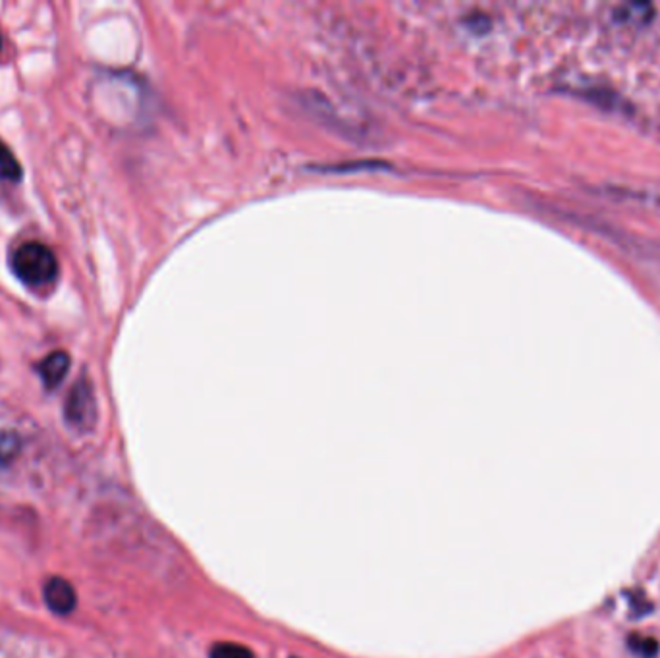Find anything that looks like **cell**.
I'll list each match as a JSON object with an SVG mask.
<instances>
[{"label":"cell","mask_w":660,"mask_h":658,"mask_svg":"<svg viewBox=\"0 0 660 658\" xmlns=\"http://www.w3.org/2000/svg\"><path fill=\"white\" fill-rule=\"evenodd\" d=\"M12 269L21 282L31 288H41L57 281L59 261L47 245L28 242L20 245L12 258Z\"/></svg>","instance_id":"6da1fadb"},{"label":"cell","mask_w":660,"mask_h":658,"mask_svg":"<svg viewBox=\"0 0 660 658\" xmlns=\"http://www.w3.org/2000/svg\"><path fill=\"white\" fill-rule=\"evenodd\" d=\"M66 425L77 432H89L97 423V400L91 383L77 381L64 401Z\"/></svg>","instance_id":"7a4b0ae2"},{"label":"cell","mask_w":660,"mask_h":658,"mask_svg":"<svg viewBox=\"0 0 660 658\" xmlns=\"http://www.w3.org/2000/svg\"><path fill=\"white\" fill-rule=\"evenodd\" d=\"M44 602L51 612L59 616H68L76 610L77 597L72 583L64 577H51L43 589Z\"/></svg>","instance_id":"3957f363"},{"label":"cell","mask_w":660,"mask_h":658,"mask_svg":"<svg viewBox=\"0 0 660 658\" xmlns=\"http://www.w3.org/2000/svg\"><path fill=\"white\" fill-rule=\"evenodd\" d=\"M70 369V355L66 352H52L39 363V375L49 390L57 388Z\"/></svg>","instance_id":"277c9868"},{"label":"cell","mask_w":660,"mask_h":658,"mask_svg":"<svg viewBox=\"0 0 660 658\" xmlns=\"http://www.w3.org/2000/svg\"><path fill=\"white\" fill-rule=\"evenodd\" d=\"M209 658H255L248 646L238 643H217L211 646Z\"/></svg>","instance_id":"5b68a950"},{"label":"cell","mask_w":660,"mask_h":658,"mask_svg":"<svg viewBox=\"0 0 660 658\" xmlns=\"http://www.w3.org/2000/svg\"><path fill=\"white\" fill-rule=\"evenodd\" d=\"M21 176V169L18 161L14 159V155L8 151L6 145L0 141V178L4 180H18Z\"/></svg>","instance_id":"8992f818"},{"label":"cell","mask_w":660,"mask_h":658,"mask_svg":"<svg viewBox=\"0 0 660 658\" xmlns=\"http://www.w3.org/2000/svg\"><path fill=\"white\" fill-rule=\"evenodd\" d=\"M20 440L14 432H0V462H10L18 454Z\"/></svg>","instance_id":"52a82bcc"},{"label":"cell","mask_w":660,"mask_h":658,"mask_svg":"<svg viewBox=\"0 0 660 658\" xmlns=\"http://www.w3.org/2000/svg\"><path fill=\"white\" fill-rule=\"evenodd\" d=\"M630 645L633 646L635 653H640L643 656H655L658 651V645L655 639H645V638H632Z\"/></svg>","instance_id":"ba28073f"},{"label":"cell","mask_w":660,"mask_h":658,"mask_svg":"<svg viewBox=\"0 0 660 658\" xmlns=\"http://www.w3.org/2000/svg\"><path fill=\"white\" fill-rule=\"evenodd\" d=\"M0 49H3V37H0Z\"/></svg>","instance_id":"9c48e42d"}]
</instances>
